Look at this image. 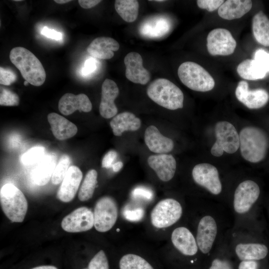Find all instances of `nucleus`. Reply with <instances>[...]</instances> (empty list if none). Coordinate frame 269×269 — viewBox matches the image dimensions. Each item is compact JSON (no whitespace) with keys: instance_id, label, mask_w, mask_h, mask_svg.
I'll return each mask as SVG.
<instances>
[{"instance_id":"nucleus-1","label":"nucleus","mask_w":269,"mask_h":269,"mask_svg":"<svg viewBox=\"0 0 269 269\" xmlns=\"http://www.w3.org/2000/svg\"><path fill=\"white\" fill-rule=\"evenodd\" d=\"M12 63L19 70L22 76L30 84L41 86L46 79V73L39 59L29 50L15 47L9 53Z\"/></svg>"},{"instance_id":"nucleus-2","label":"nucleus","mask_w":269,"mask_h":269,"mask_svg":"<svg viewBox=\"0 0 269 269\" xmlns=\"http://www.w3.org/2000/svg\"><path fill=\"white\" fill-rule=\"evenodd\" d=\"M239 139L240 151L244 159L257 163L265 158L269 141L263 130L254 127H245L241 131Z\"/></svg>"},{"instance_id":"nucleus-3","label":"nucleus","mask_w":269,"mask_h":269,"mask_svg":"<svg viewBox=\"0 0 269 269\" xmlns=\"http://www.w3.org/2000/svg\"><path fill=\"white\" fill-rule=\"evenodd\" d=\"M146 92L151 100L166 109L175 110L183 108L184 95L182 91L166 79L158 78L152 81Z\"/></svg>"},{"instance_id":"nucleus-4","label":"nucleus","mask_w":269,"mask_h":269,"mask_svg":"<svg viewBox=\"0 0 269 269\" xmlns=\"http://www.w3.org/2000/svg\"><path fill=\"white\" fill-rule=\"evenodd\" d=\"M2 209L12 222H22L27 212L28 204L23 193L11 183L4 184L0 189Z\"/></svg>"},{"instance_id":"nucleus-5","label":"nucleus","mask_w":269,"mask_h":269,"mask_svg":"<svg viewBox=\"0 0 269 269\" xmlns=\"http://www.w3.org/2000/svg\"><path fill=\"white\" fill-rule=\"evenodd\" d=\"M181 82L189 89L198 92H207L215 86V81L209 72L196 63L187 61L178 69Z\"/></svg>"},{"instance_id":"nucleus-6","label":"nucleus","mask_w":269,"mask_h":269,"mask_svg":"<svg viewBox=\"0 0 269 269\" xmlns=\"http://www.w3.org/2000/svg\"><path fill=\"white\" fill-rule=\"evenodd\" d=\"M216 140L211 149V154L220 157L224 152L233 153L240 147L239 134L235 127L227 121L217 123L215 127Z\"/></svg>"},{"instance_id":"nucleus-7","label":"nucleus","mask_w":269,"mask_h":269,"mask_svg":"<svg viewBox=\"0 0 269 269\" xmlns=\"http://www.w3.org/2000/svg\"><path fill=\"white\" fill-rule=\"evenodd\" d=\"M182 207L180 203L172 198H166L158 202L150 214L152 225L158 229L170 227L181 217Z\"/></svg>"},{"instance_id":"nucleus-8","label":"nucleus","mask_w":269,"mask_h":269,"mask_svg":"<svg viewBox=\"0 0 269 269\" xmlns=\"http://www.w3.org/2000/svg\"><path fill=\"white\" fill-rule=\"evenodd\" d=\"M94 227L100 232L109 231L115 224L118 209L116 201L111 197L104 196L96 202L94 210Z\"/></svg>"},{"instance_id":"nucleus-9","label":"nucleus","mask_w":269,"mask_h":269,"mask_svg":"<svg viewBox=\"0 0 269 269\" xmlns=\"http://www.w3.org/2000/svg\"><path fill=\"white\" fill-rule=\"evenodd\" d=\"M260 194L258 184L251 180H245L236 188L233 199V208L239 214L247 213L257 201Z\"/></svg>"},{"instance_id":"nucleus-10","label":"nucleus","mask_w":269,"mask_h":269,"mask_svg":"<svg viewBox=\"0 0 269 269\" xmlns=\"http://www.w3.org/2000/svg\"><path fill=\"white\" fill-rule=\"evenodd\" d=\"M236 45V41L231 33L226 29H214L207 37V50L213 56L231 55L234 53Z\"/></svg>"},{"instance_id":"nucleus-11","label":"nucleus","mask_w":269,"mask_h":269,"mask_svg":"<svg viewBox=\"0 0 269 269\" xmlns=\"http://www.w3.org/2000/svg\"><path fill=\"white\" fill-rule=\"evenodd\" d=\"M194 181L214 195L219 194L222 185L217 168L210 164L203 163L196 165L192 171Z\"/></svg>"},{"instance_id":"nucleus-12","label":"nucleus","mask_w":269,"mask_h":269,"mask_svg":"<svg viewBox=\"0 0 269 269\" xmlns=\"http://www.w3.org/2000/svg\"><path fill=\"white\" fill-rule=\"evenodd\" d=\"M94 226V213L86 207H81L66 216L62 221V229L68 232H85Z\"/></svg>"},{"instance_id":"nucleus-13","label":"nucleus","mask_w":269,"mask_h":269,"mask_svg":"<svg viewBox=\"0 0 269 269\" xmlns=\"http://www.w3.org/2000/svg\"><path fill=\"white\" fill-rule=\"evenodd\" d=\"M218 233L215 219L211 215H205L199 221L196 240L199 250L204 254L211 250Z\"/></svg>"},{"instance_id":"nucleus-14","label":"nucleus","mask_w":269,"mask_h":269,"mask_svg":"<svg viewBox=\"0 0 269 269\" xmlns=\"http://www.w3.org/2000/svg\"><path fill=\"white\" fill-rule=\"evenodd\" d=\"M235 95L240 102L251 109L264 107L269 100V94L266 90L263 89L250 90L248 83L245 81H241L238 83Z\"/></svg>"},{"instance_id":"nucleus-15","label":"nucleus","mask_w":269,"mask_h":269,"mask_svg":"<svg viewBox=\"0 0 269 269\" xmlns=\"http://www.w3.org/2000/svg\"><path fill=\"white\" fill-rule=\"evenodd\" d=\"M126 66V77L130 81L145 85L150 80V75L142 65L141 55L135 52L128 53L124 58Z\"/></svg>"},{"instance_id":"nucleus-16","label":"nucleus","mask_w":269,"mask_h":269,"mask_svg":"<svg viewBox=\"0 0 269 269\" xmlns=\"http://www.w3.org/2000/svg\"><path fill=\"white\" fill-rule=\"evenodd\" d=\"M119 94V89L115 82L106 79L102 85L101 99L99 106V112L102 117L110 119L116 115L118 108L114 101Z\"/></svg>"},{"instance_id":"nucleus-17","label":"nucleus","mask_w":269,"mask_h":269,"mask_svg":"<svg viewBox=\"0 0 269 269\" xmlns=\"http://www.w3.org/2000/svg\"><path fill=\"white\" fill-rule=\"evenodd\" d=\"M83 177L82 172L76 166L69 168L58 190L57 196L61 201L68 202L75 197Z\"/></svg>"},{"instance_id":"nucleus-18","label":"nucleus","mask_w":269,"mask_h":269,"mask_svg":"<svg viewBox=\"0 0 269 269\" xmlns=\"http://www.w3.org/2000/svg\"><path fill=\"white\" fill-rule=\"evenodd\" d=\"M147 163L162 181H168L174 176L176 162L171 154H159L150 155L147 159Z\"/></svg>"},{"instance_id":"nucleus-19","label":"nucleus","mask_w":269,"mask_h":269,"mask_svg":"<svg viewBox=\"0 0 269 269\" xmlns=\"http://www.w3.org/2000/svg\"><path fill=\"white\" fill-rule=\"evenodd\" d=\"M171 240L174 247L182 255L193 256L198 251L196 238L185 227L175 228L171 234Z\"/></svg>"},{"instance_id":"nucleus-20","label":"nucleus","mask_w":269,"mask_h":269,"mask_svg":"<svg viewBox=\"0 0 269 269\" xmlns=\"http://www.w3.org/2000/svg\"><path fill=\"white\" fill-rule=\"evenodd\" d=\"M92 108V103L88 96L84 94L75 95L65 94L59 100L58 109L61 113L68 116L77 110L89 112Z\"/></svg>"},{"instance_id":"nucleus-21","label":"nucleus","mask_w":269,"mask_h":269,"mask_svg":"<svg viewBox=\"0 0 269 269\" xmlns=\"http://www.w3.org/2000/svg\"><path fill=\"white\" fill-rule=\"evenodd\" d=\"M144 141L152 152L165 154L171 151L174 147L173 140L163 135L154 126H149L144 132Z\"/></svg>"},{"instance_id":"nucleus-22","label":"nucleus","mask_w":269,"mask_h":269,"mask_svg":"<svg viewBox=\"0 0 269 269\" xmlns=\"http://www.w3.org/2000/svg\"><path fill=\"white\" fill-rule=\"evenodd\" d=\"M119 43L109 37H99L94 39L87 48V51L92 57L101 59H109L119 50Z\"/></svg>"},{"instance_id":"nucleus-23","label":"nucleus","mask_w":269,"mask_h":269,"mask_svg":"<svg viewBox=\"0 0 269 269\" xmlns=\"http://www.w3.org/2000/svg\"><path fill=\"white\" fill-rule=\"evenodd\" d=\"M57 157L53 153L46 154L37 162L31 176L32 181L39 186L47 184L51 178L56 165Z\"/></svg>"},{"instance_id":"nucleus-24","label":"nucleus","mask_w":269,"mask_h":269,"mask_svg":"<svg viewBox=\"0 0 269 269\" xmlns=\"http://www.w3.org/2000/svg\"><path fill=\"white\" fill-rule=\"evenodd\" d=\"M47 119L54 136L59 140L71 138L77 133V127L74 124L57 113L49 114Z\"/></svg>"},{"instance_id":"nucleus-25","label":"nucleus","mask_w":269,"mask_h":269,"mask_svg":"<svg viewBox=\"0 0 269 269\" xmlns=\"http://www.w3.org/2000/svg\"><path fill=\"white\" fill-rule=\"evenodd\" d=\"M252 6V0H228L220 6L218 13L223 19L233 20L244 16L251 10Z\"/></svg>"},{"instance_id":"nucleus-26","label":"nucleus","mask_w":269,"mask_h":269,"mask_svg":"<svg viewBox=\"0 0 269 269\" xmlns=\"http://www.w3.org/2000/svg\"><path fill=\"white\" fill-rule=\"evenodd\" d=\"M170 23L168 19L161 15L154 16L141 23L139 31L147 37L158 38L166 34L170 30Z\"/></svg>"},{"instance_id":"nucleus-27","label":"nucleus","mask_w":269,"mask_h":269,"mask_svg":"<svg viewBox=\"0 0 269 269\" xmlns=\"http://www.w3.org/2000/svg\"><path fill=\"white\" fill-rule=\"evenodd\" d=\"M110 125L114 134L121 136L125 131L138 130L141 126V121L133 113L125 112L114 117Z\"/></svg>"},{"instance_id":"nucleus-28","label":"nucleus","mask_w":269,"mask_h":269,"mask_svg":"<svg viewBox=\"0 0 269 269\" xmlns=\"http://www.w3.org/2000/svg\"><path fill=\"white\" fill-rule=\"evenodd\" d=\"M235 251L242 261H257L266 258L268 249L266 245L259 243H239L236 245Z\"/></svg>"},{"instance_id":"nucleus-29","label":"nucleus","mask_w":269,"mask_h":269,"mask_svg":"<svg viewBox=\"0 0 269 269\" xmlns=\"http://www.w3.org/2000/svg\"><path fill=\"white\" fill-rule=\"evenodd\" d=\"M252 30L256 40L265 46H269V19L262 11L252 20Z\"/></svg>"},{"instance_id":"nucleus-30","label":"nucleus","mask_w":269,"mask_h":269,"mask_svg":"<svg viewBox=\"0 0 269 269\" xmlns=\"http://www.w3.org/2000/svg\"><path fill=\"white\" fill-rule=\"evenodd\" d=\"M237 71L239 76L248 80H256L265 77L267 72L254 59H247L241 62Z\"/></svg>"},{"instance_id":"nucleus-31","label":"nucleus","mask_w":269,"mask_h":269,"mask_svg":"<svg viewBox=\"0 0 269 269\" xmlns=\"http://www.w3.org/2000/svg\"><path fill=\"white\" fill-rule=\"evenodd\" d=\"M139 4L136 0H116L115 8L118 14L126 22H132L137 17Z\"/></svg>"},{"instance_id":"nucleus-32","label":"nucleus","mask_w":269,"mask_h":269,"mask_svg":"<svg viewBox=\"0 0 269 269\" xmlns=\"http://www.w3.org/2000/svg\"><path fill=\"white\" fill-rule=\"evenodd\" d=\"M119 269H155L145 259L134 254L123 256L119 262Z\"/></svg>"},{"instance_id":"nucleus-33","label":"nucleus","mask_w":269,"mask_h":269,"mask_svg":"<svg viewBox=\"0 0 269 269\" xmlns=\"http://www.w3.org/2000/svg\"><path fill=\"white\" fill-rule=\"evenodd\" d=\"M98 173L96 170L91 169L87 173L78 193V198L81 201L92 198L97 183Z\"/></svg>"},{"instance_id":"nucleus-34","label":"nucleus","mask_w":269,"mask_h":269,"mask_svg":"<svg viewBox=\"0 0 269 269\" xmlns=\"http://www.w3.org/2000/svg\"><path fill=\"white\" fill-rule=\"evenodd\" d=\"M71 162L70 157L67 154L62 155L60 158L53 171L51 181L54 184L61 183L64 178Z\"/></svg>"},{"instance_id":"nucleus-35","label":"nucleus","mask_w":269,"mask_h":269,"mask_svg":"<svg viewBox=\"0 0 269 269\" xmlns=\"http://www.w3.org/2000/svg\"><path fill=\"white\" fill-rule=\"evenodd\" d=\"M45 154V148L42 146H35L25 152L21 157V162L24 165L37 163Z\"/></svg>"},{"instance_id":"nucleus-36","label":"nucleus","mask_w":269,"mask_h":269,"mask_svg":"<svg viewBox=\"0 0 269 269\" xmlns=\"http://www.w3.org/2000/svg\"><path fill=\"white\" fill-rule=\"evenodd\" d=\"M88 269H109V262L103 250L99 251L91 260Z\"/></svg>"},{"instance_id":"nucleus-37","label":"nucleus","mask_w":269,"mask_h":269,"mask_svg":"<svg viewBox=\"0 0 269 269\" xmlns=\"http://www.w3.org/2000/svg\"><path fill=\"white\" fill-rule=\"evenodd\" d=\"M0 95V105L5 106H16L18 105L19 99L18 96L14 92L1 88Z\"/></svg>"},{"instance_id":"nucleus-38","label":"nucleus","mask_w":269,"mask_h":269,"mask_svg":"<svg viewBox=\"0 0 269 269\" xmlns=\"http://www.w3.org/2000/svg\"><path fill=\"white\" fill-rule=\"evenodd\" d=\"M144 215V209L140 207L134 208L127 207L123 211L124 218L127 220L132 222H137L141 220Z\"/></svg>"},{"instance_id":"nucleus-39","label":"nucleus","mask_w":269,"mask_h":269,"mask_svg":"<svg viewBox=\"0 0 269 269\" xmlns=\"http://www.w3.org/2000/svg\"><path fill=\"white\" fill-rule=\"evenodd\" d=\"M17 79V76L11 70L0 67V83L1 85L8 86L14 83Z\"/></svg>"},{"instance_id":"nucleus-40","label":"nucleus","mask_w":269,"mask_h":269,"mask_svg":"<svg viewBox=\"0 0 269 269\" xmlns=\"http://www.w3.org/2000/svg\"><path fill=\"white\" fill-rule=\"evenodd\" d=\"M255 60L266 71L269 72V53L264 49H259L254 54Z\"/></svg>"},{"instance_id":"nucleus-41","label":"nucleus","mask_w":269,"mask_h":269,"mask_svg":"<svg viewBox=\"0 0 269 269\" xmlns=\"http://www.w3.org/2000/svg\"><path fill=\"white\" fill-rule=\"evenodd\" d=\"M224 1L223 0H198L197 4L199 8L211 12L218 9Z\"/></svg>"},{"instance_id":"nucleus-42","label":"nucleus","mask_w":269,"mask_h":269,"mask_svg":"<svg viewBox=\"0 0 269 269\" xmlns=\"http://www.w3.org/2000/svg\"><path fill=\"white\" fill-rule=\"evenodd\" d=\"M132 195L134 198L147 200H150L153 196V193L150 190L143 187H137L134 188L132 192Z\"/></svg>"},{"instance_id":"nucleus-43","label":"nucleus","mask_w":269,"mask_h":269,"mask_svg":"<svg viewBox=\"0 0 269 269\" xmlns=\"http://www.w3.org/2000/svg\"><path fill=\"white\" fill-rule=\"evenodd\" d=\"M118 156L117 152L112 150L109 151L103 157L102 161V166L104 168L112 167Z\"/></svg>"},{"instance_id":"nucleus-44","label":"nucleus","mask_w":269,"mask_h":269,"mask_svg":"<svg viewBox=\"0 0 269 269\" xmlns=\"http://www.w3.org/2000/svg\"><path fill=\"white\" fill-rule=\"evenodd\" d=\"M209 269H233L229 262L225 260L216 259L213 261Z\"/></svg>"},{"instance_id":"nucleus-45","label":"nucleus","mask_w":269,"mask_h":269,"mask_svg":"<svg viewBox=\"0 0 269 269\" xmlns=\"http://www.w3.org/2000/svg\"><path fill=\"white\" fill-rule=\"evenodd\" d=\"M41 34L48 38L57 40L61 39L62 37L61 33L53 29H50L46 26H45L42 28Z\"/></svg>"},{"instance_id":"nucleus-46","label":"nucleus","mask_w":269,"mask_h":269,"mask_svg":"<svg viewBox=\"0 0 269 269\" xmlns=\"http://www.w3.org/2000/svg\"><path fill=\"white\" fill-rule=\"evenodd\" d=\"M96 68L95 61L93 59H88L85 61L82 73L86 75L92 73Z\"/></svg>"},{"instance_id":"nucleus-47","label":"nucleus","mask_w":269,"mask_h":269,"mask_svg":"<svg viewBox=\"0 0 269 269\" xmlns=\"http://www.w3.org/2000/svg\"><path fill=\"white\" fill-rule=\"evenodd\" d=\"M258 264L256 261H242L238 269H258Z\"/></svg>"},{"instance_id":"nucleus-48","label":"nucleus","mask_w":269,"mask_h":269,"mask_svg":"<svg viewBox=\"0 0 269 269\" xmlns=\"http://www.w3.org/2000/svg\"><path fill=\"white\" fill-rule=\"evenodd\" d=\"M101 2L100 0H79L80 5L86 9L92 8Z\"/></svg>"},{"instance_id":"nucleus-49","label":"nucleus","mask_w":269,"mask_h":269,"mask_svg":"<svg viewBox=\"0 0 269 269\" xmlns=\"http://www.w3.org/2000/svg\"><path fill=\"white\" fill-rule=\"evenodd\" d=\"M123 167V163L122 161H117L114 163L112 166L113 170L114 172L119 171Z\"/></svg>"},{"instance_id":"nucleus-50","label":"nucleus","mask_w":269,"mask_h":269,"mask_svg":"<svg viewBox=\"0 0 269 269\" xmlns=\"http://www.w3.org/2000/svg\"><path fill=\"white\" fill-rule=\"evenodd\" d=\"M31 269H58L56 267L53 266H41L33 268Z\"/></svg>"},{"instance_id":"nucleus-51","label":"nucleus","mask_w":269,"mask_h":269,"mask_svg":"<svg viewBox=\"0 0 269 269\" xmlns=\"http://www.w3.org/2000/svg\"><path fill=\"white\" fill-rule=\"evenodd\" d=\"M71 1L70 0H55L54 2L59 4H64Z\"/></svg>"},{"instance_id":"nucleus-52","label":"nucleus","mask_w":269,"mask_h":269,"mask_svg":"<svg viewBox=\"0 0 269 269\" xmlns=\"http://www.w3.org/2000/svg\"><path fill=\"white\" fill-rule=\"evenodd\" d=\"M28 84H29V82H27V81H25L24 82V85L25 86H27Z\"/></svg>"},{"instance_id":"nucleus-53","label":"nucleus","mask_w":269,"mask_h":269,"mask_svg":"<svg viewBox=\"0 0 269 269\" xmlns=\"http://www.w3.org/2000/svg\"><path fill=\"white\" fill-rule=\"evenodd\" d=\"M155 1H157V2H162V1H164V0H155Z\"/></svg>"},{"instance_id":"nucleus-54","label":"nucleus","mask_w":269,"mask_h":269,"mask_svg":"<svg viewBox=\"0 0 269 269\" xmlns=\"http://www.w3.org/2000/svg\"><path fill=\"white\" fill-rule=\"evenodd\" d=\"M14 1H21V0H14Z\"/></svg>"},{"instance_id":"nucleus-55","label":"nucleus","mask_w":269,"mask_h":269,"mask_svg":"<svg viewBox=\"0 0 269 269\" xmlns=\"http://www.w3.org/2000/svg\"></svg>"}]
</instances>
